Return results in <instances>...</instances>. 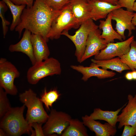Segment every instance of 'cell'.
<instances>
[{"label": "cell", "instance_id": "cell-4", "mask_svg": "<svg viewBox=\"0 0 136 136\" xmlns=\"http://www.w3.org/2000/svg\"><path fill=\"white\" fill-rule=\"evenodd\" d=\"M61 72L60 62L56 59L51 57L42 61L36 62L32 65L27 72V78L29 83L35 85L46 77L59 75Z\"/></svg>", "mask_w": 136, "mask_h": 136}, {"label": "cell", "instance_id": "cell-25", "mask_svg": "<svg viewBox=\"0 0 136 136\" xmlns=\"http://www.w3.org/2000/svg\"><path fill=\"white\" fill-rule=\"evenodd\" d=\"M60 94L57 90L54 89L48 91L45 89L40 99L44 103L47 109L50 110L53 104L59 98Z\"/></svg>", "mask_w": 136, "mask_h": 136}, {"label": "cell", "instance_id": "cell-21", "mask_svg": "<svg viewBox=\"0 0 136 136\" xmlns=\"http://www.w3.org/2000/svg\"><path fill=\"white\" fill-rule=\"evenodd\" d=\"M91 61L99 67L106 70L110 69L121 73L124 70H130L127 65L121 61L119 57L105 60H96L92 59Z\"/></svg>", "mask_w": 136, "mask_h": 136}, {"label": "cell", "instance_id": "cell-11", "mask_svg": "<svg viewBox=\"0 0 136 136\" xmlns=\"http://www.w3.org/2000/svg\"><path fill=\"white\" fill-rule=\"evenodd\" d=\"M101 33L98 28L90 33L87 39L84 53L80 63L96 55L106 47L108 44L104 39L100 37Z\"/></svg>", "mask_w": 136, "mask_h": 136}, {"label": "cell", "instance_id": "cell-38", "mask_svg": "<svg viewBox=\"0 0 136 136\" xmlns=\"http://www.w3.org/2000/svg\"><path fill=\"white\" fill-rule=\"evenodd\" d=\"M133 11H134L136 12V1L133 4Z\"/></svg>", "mask_w": 136, "mask_h": 136}, {"label": "cell", "instance_id": "cell-36", "mask_svg": "<svg viewBox=\"0 0 136 136\" xmlns=\"http://www.w3.org/2000/svg\"><path fill=\"white\" fill-rule=\"evenodd\" d=\"M133 80H136V70H134L132 71Z\"/></svg>", "mask_w": 136, "mask_h": 136}, {"label": "cell", "instance_id": "cell-34", "mask_svg": "<svg viewBox=\"0 0 136 136\" xmlns=\"http://www.w3.org/2000/svg\"><path fill=\"white\" fill-rule=\"evenodd\" d=\"M125 78L128 80L131 81L133 80L132 72L127 73L125 75Z\"/></svg>", "mask_w": 136, "mask_h": 136}, {"label": "cell", "instance_id": "cell-2", "mask_svg": "<svg viewBox=\"0 0 136 136\" xmlns=\"http://www.w3.org/2000/svg\"><path fill=\"white\" fill-rule=\"evenodd\" d=\"M25 106L23 104L20 107H11L0 119V128L7 135L20 136L31 133V135H35V130L23 116Z\"/></svg>", "mask_w": 136, "mask_h": 136}, {"label": "cell", "instance_id": "cell-10", "mask_svg": "<svg viewBox=\"0 0 136 136\" xmlns=\"http://www.w3.org/2000/svg\"><path fill=\"white\" fill-rule=\"evenodd\" d=\"M134 40V36H132L124 41L109 43L104 49L94 56V59L96 60H105L116 56L120 57L129 51L131 43Z\"/></svg>", "mask_w": 136, "mask_h": 136}, {"label": "cell", "instance_id": "cell-19", "mask_svg": "<svg viewBox=\"0 0 136 136\" xmlns=\"http://www.w3.org/2000/svg\"><path fill=\"white\" fill-rule=\"evenodd\" d=\"M111 13L108 15L105 20H100L98 26L99 29L102 30L100 37L104 39L108 44L113 43L115 39L123 41L122 37L113 28L112 24Z\"/></svg>", "mask_w": 136, "mask_h": 136}, {"label": "cell", "instance_id": "cell-33", "mask_svg": "<svg viewBox=\"0 0 136 136\" xmlns=\"http://www.w3.org/2000/svg\"><path fill=\"white\" fill-rule=\"evenodd\" d=\"M100 1H104L113 5H118L119 0H100Z\"/></svg>", "mask_w": 136, "mask_h": 136}, {"label": "cell", "instance_id": "cell-24", "mask_svg": "<svg viewBox=\"0 0 136 136\" xmlns=\"http://www.w3.org/2000/svg\"><path fill=\"white\" fill-rule=\"evenodd\" d=\"M121 61L127 65L132 71L136 70V41L133 40L130 49L126 54L120 57Z\"/></svg>", "mask_w": 136, "mask_h": 136}, {"label": "cell", "instance_id": "cell-8", "mask_svg": "<svg viewBox=\"0 0 136 136\" xmlns=\"http://www.w3.org/2000/svg\"><path fill=\"white\" fill-rule=\"evenodd\" d=\"M43 128L45 136L61 135L69 125L71 118L68 114L52 109Z\"/></svg>", "mask_w": 136, "mask_h": 136}, {"label": "cell", "instance_id": "cell-23", "mask_svg": "<svg viewBox=\"0 0 136 136\" xmlns=\"http://www.w3.org/2000/svg\"><path fill=\"white\" fill-rule=\"evenodd\" d=\"M4 1L10 9L12 13L13 20L10 27V30L12 31L15 29L19 23L20 17L25 5H18L15 4L10 0H2Z\"/></svg>", "mask_w": 136, "mask_h": 136}, {"label": "cell", "instance_id": "cell-7", "mask_svg": "<svg viewBox=\"0 0 136 136\" xmlns=\"http://www.w3.org/2000/svg\"><path fill=\"white\" fill-rule=\"evenodd\" d=\"M20 73L15 66L5 58L0 59V87L7 93L15 95L17 88L14 83L15 79L19 77Z\"/></svg>", "mask_w": 136, "mask_h": 136}, {"label": "cell", "instance_id": "cell-13", "mask_svg": "<svg viewBox=\"0 0 136 136\" xmlns=\"http://www.w3.org/2000/svg\"><path fill=\"white\" fill-rule=\"evenodd\" d=\"M71 67L82 74V79L84 81H87L92 77H96L98 79H102L112 77L116 74L112 71L100 68L96 64L92 62L89 66L72 65Z\"/></svg>", "mask_w": 136, "mask_h": 136}, {"label": "cell", "instance_id": "cell-39", "mask_svg": "<svg viewBox=\"0 0 136 136\" xmlns=\"http://www.w3.org/2000/svg\"><path fill=\"white\" fill-rule=\"evenodd\" d=\"M94 0V1H99L100 0Z\"/></svg>", "mask_w": 136, "mask_h": 136}, {"label": "cell", "instance_id": "cell-3", "mask_svg": "<svg viewBox=\"0 0 136 136\" xmlns=\"http://www.w3.org/2000/svg\"><path fill=\"white\" fill-rule=\"evenodd\" d=\"M19 98L20 101L27 108L25 119L29 124L31 125L35 122H46L49 115L44 108L43 103L31 89L20 93Z\"/></svg>", "mask_w": 136, "mask_h": 136}, {"label": "cell", "instance_id": "cell-29", "mask_svg": "<svg viewBox=\"0 0 136 136\" xmlns=\"http://www.w3.org/2000/svg\"><path fill=\"white\" fill-rule=\"evenodd\" d=\"M136 0H119L118 5L121 8L124 7L127 10L133 12L132 8Z\"/></svg>", "mask_w": 136, "mask_h": 136}, {"label": "cell", "instance_id": "cell-9", "mask_svg": "<svg viewBox=\"0 0 136 136\" xmlns=\"http://www.w3.org/2000/svg\"><path fill=\"white\" fill-rule=\"evenodd\" d=\"M112 20L116 22V31L122 37L123 40H125L126 37L124 32L126 30H128V37H130L132 31L135 30V26L132 22L134 13L133 12L123 9L120 8L112 11L111 12Z\"/></svg>", "mask_w": 136, "mask_h": 136}, {"label": "cell", "instance_id": "cell-26", "mask_svg": "<svg viewBox=\"0 0 136 136\" xmlns=\"http://www.w3.org/2000/svg\"><path fill=\"white\" fill-rule=\"evenodd\" d=\"M7 93L0 87V118L1 119L11 107L7 96Z\"/></svg>", "mask_w": 136, "mask_h": 136}, {"label": "cell", "instance_id": "cell-28", "mask_svg": "<svg viewBox=\"0 0 136 136\" xmlns=\"http://www.w3.org/2000/svg\"><path fill=\"white\" fill-rule=\"evenodd\" d=\"M50 7L57 11L61 10L68 4L71 0H43Z\"/></svg>", "mask_w": 136, "mask_h": 136}, {"label": "cell", "instance_id": "cell-6", "mask_svg": "<svg viewBox=\"0 0 136 136\" xmlns=\"http://www.w3.org/2000/svg\"><path fill=\"white\" fill-rule=\"evenodd\" d=\"M98 28L91 18L82 22L79 29L74 35L69 34L68 31H65L61 33L70 39L76 47L75 55L77 61H80L84 53L87 39L89 34L92 31Z\"/></svg>", "mask_w": 136, "mask_h": 136}, {"label": "cell", "instance_id": "cell-14", "mask_svg": "<svg viewBox=\"0 0 136 136\" xmlns=\"http://www.w3.org/2000/svg\"><path fill=\"white\" fill-rule=\"evenodd\" d=\"M89 0H71L69 4L73 15L80 26L85 21L91 18Z\"/></svg>", "mask_w": 136, "mask_h": 136}, {"label": "cell", "instance_id": "cell-1", "mask_svg": "<svg viewBox=\"0 0 136 136\" xmlns=\"http://www.w3.org/2000/svg\"><path fill=\"white\" fill-rule=\"evenodd\" d=\"M60 10L53 9L43 0H35L32 7L24 9L20 21L15 29L19 38L23 30L26 29L32 33L41 36L48 42L47 37L51 24Z\"/></svg>", "mask_w": 136, "mask_h": 136}, {"label": "cell", "instance_id": "cell-5", "mask_svg": "<svg viewBox=\"0 0 136 136\" xmlns=\"http://www.w3.org/2000/svg\"><path fill=\"white\" fill-rule=\"evenodd\" d=\"M80 26L71 12L69 4L61 10L53 20L47 35L49 40L59 38L64 31Z\"/></svg>", "mask_w": 136, "mask_h": 136}, {"label": "cell", "instance_id": "cell-27", "mask_svg": "<svg viewBox=\"0 0 136 136\" xmlns=\"http://www.w3.org/2000/svg\"><path fill=\"white\" fill-rule=\"evenodd\" d=\"M8 7L3 1H0V16L2 21V30L4 38H5L8 30V26L10 22L7 20L5 16V14L8 10Z\"/></svg>", "mask_w": 136, "mask_h": 136}, {"label": "cell", "instance_id": "cell-15", "mask_svg": "<svg viewBox=\"0 0 136 136\" xmlns=\"http://www.w3.org/2000/svg\"><path fill=\"white\" fill-rule=\"evenodd\" d=\"M31 34L30 31L25 29L20 40L16 44L11 45L8 49L11 52H20L25 54L28 57L33 65L35 63L36 61L31 41Z\"/></svg>", "mask_w": 136, "mask_h": 136}, {"label": "cell", "instance_id": "cell-16", "mask_svg": "<svg viewBox=\"0 0 136 136\" xmlns=\"http://www.w3.org/2000/svg\"><path fill=\"white\" fill-rule=\"evenodd\" d=\"M84 125L91 131L94 132L96 136H113L117 130L108 122L103 124L95 120L89 118L86 115L82 117Z\"/></svg>", "mask_w": 136, "mask_h": 136}, {"label": "cell", "instance_id": "cell-18", "mask_svg": "<svg viewBox=\"0 0 136 136\" xmlns=\"http://www.w3.org/2000/svg\"><path fill=\"white\" fill-rule=\"evenodd\" d=\"M31 39L36 62L49 58L50 51L47 41L41 36L32 33Z\"/></svg>", "mask_w": 136, "mask_h": 136}, {"label": "cell", "instance_id": "cell-37", "mask_svg": "<svg viewBox=\"0 0 136 136\" xmlns=\"http://www.w3.org/2000/svg\"><path fill=\"white\" fill-rule=\"evenodd\" d=\"M7 135L5 132L2 128L0 129V136H4Z\"/></svg>", "mask_w": 136, "mask_h": 136}, {"label": "cell", "instance_id": "cell-20", "mask_svg": "<svg viewBox=\"0 0 136 136\" xmlns=\"http://www.w3.org/2000/svg\"><path fill=\"white\" fill-rule=\"evenodd\" d=\"M123 107L115 111H104L99 108L94 110L93 112L88 117L94 120H104L114 127H116L118 122L117 118L119 113L123 108Z\"/></svg>", "mask_w": 136, "mask_h": 136}, {"label": "cell", "instance_id": "cell-30", "mask_svg": "<svg viewBox=\"0 0 136 136\" xmlns=\"http://www.w3.org/2000/svg\"><path fill=\"white\" fill-rule=\"evenodd\" d=\"M124 126L121 136L136 135V127L130 125H125Z\"/></svg>", "mask_w": 136, "mask_h": 136}, {"label": "cell", "instance_id": "cell-31", "mask_svg": "<svg viewBox=\"0 0 136 136\" xmlns=\"http://www.w3.org/2000/svg\"><path fill=\"white\" fill-rule=\"evenodd\" d=\"M43 123L37 122H35L31 124V127H33L35 132L36 136H45L42 125Z\"/></svg>", "mask_w": 136, "mask_h": 136}, {"label": "cell", "instance_id": "cell-35", "mask_svg": "<svg viewBox=\"0 0 136 136\" xmlns=\"http://www.w3.org/2000/svg\"><path fill=\"white\" fill-rule=\"evenodd\" d=\"M132 22L133 25L136 26V12L134 13L132 19Z\"/></svg>", "mask_w": 136, "mask_h": 136}, {"label": "cell", "instance_id": "cell-12", "mask_svg": "<svg viewBox=\"0 0 136 136\" xmlns=\"http://www.w3.org/2000/svg\"><path fill=\"white\" fill-rule=\"evenodd\" d=\"M128 103L118 115V122L119 129L125 125L136 127V94L134 96L129 94L127 96Z\"/></svg>", "mask_w": 136, "mask_h": 136}, {"label": "cell", "instance_id": "cell-17", "mask_svg": "<svg viewBox=\"0 0 136 136\" xmlns=\"http://www.w3.org/2000/svg\"><path fill=\"white\" fill-rule=\"evenodd\" d=\"M91 8V18L96 21L106 18L114 10L121 8L119 5H113L107 2L99 1L89 0Z\"/></svg>", "mask_w": 136, "mask_h": 136}, {"label": "cell", "instance_id": "cell-22", "mask_svg": "<svg viewBox=\"0 0 136 136\" xmlns=\"http://www.w3.org/2000/svg\"><path fill=\"white\" fill-rule=\"evenodd\" d=\"M83 122L77 119H72L68 126L63 132L62 136H87V130Z\"/></svg>", "mask_w": 136, "mask_h": 136}, {"label": "cell", "instance_id": "cell-32", "mask_svg": "<svg viewBox=\"0 0 136 136\" xmlns=\"http://www.w3.org/2000/svg\"><path fill=\"white\" fill-rule=\"evenodd\" d=\"M15 4L18 5H25L27 8H30L33 5L34 0H10Z\"/></svg>", "mask_w": 136, "mask_h": 136}]
</instances>
